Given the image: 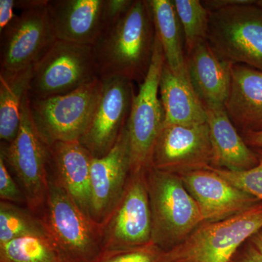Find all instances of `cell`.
<instances>
[{
	"label": "cell",
	"instance_id": "cell-1",
	"mask_svg": "<svg viewBox=\"0 0 262 262\" xmlns=\"http://www.w3.org/2000/svg\"><path fill=\"white\" fill-rule=\"evenodd\" d=\"M155 40L148 0H134L126 13L106 27L93 46L100 79L122 77L141 84L149 71Z\"/></svg>",
	"mask_w": 262,
	"mask_h": 262
},
{
	"label": "cell",
	"instance_id": "cell-2",
	"mask_svg": "<svg viewBox=\"0 0 262 262\" xmlns=\"http://www.w3.org/2000/svg\"><path fill=\"white\" fill-rule=\"evenodd\" d=\"M151 208V242L162 251L178 246L202 223L203 217L180 176L150 168L146 172Z\"/></svg>",
	"mask_w": 262,
	"mask_h": 262
},
{
	"label": "cell",
	"instance_id": "cell-3",
	"mask_svg": "<svg viewBox=\"0 0 262 262\" xmlns=\"http://www.w3.org/2000/svg\"><path fill=\"white\" fill-rule=\"evenodd\" d=\"M41 217L62 262H98L103 249L100 227L72 201L56 179H50Z\"/></svg>",
	"mask_w": 262,
	"mask_h": 262
},
{
	"label": "cell",
	"instance_id": "cell-4",
	"mask_svg": "<svg viewBox=\"0 0 262 262\" xmlns=\"http://www.w3.org/2000/svg\"><path fill=\"white\" fill-rule=\"evenodd\" d=\"M262 228V203L215 222H203L187 238L163 251L162 262H230L237 250Z\"/></svg>",
	"mask_w": 262,
	"mask_h": 262
},
{
	"label": "cell",
	"instance_id": "cell-5",
	"mask_svg": "<svg viewBox=\"0 0 262 262\" xmlns=\"http://www.w3.org/2000/svg\"><path fill=\"white\" fill-rule=\"evenodd\" d=\"M165 56L155 34L152 58L147 75L134 96L126 123L130 147V175L146 173L151 168L153 151L163 127L164 111L160 101V76Z\"/></svg>",
	"mask_w": 262,
	"mask_h": 262
},
{
	"label": "cell",
	"instance_id": "cell-6",
	"mask_svg": "<svg viewBox=\"0 0 262 262\" xmlns=\"http://www.w3.org/2000/svg\"><path fill=\"white\" fill-rule=\"evenodd\" d=\"M207 41L224 61L262 71V10L255 3L210 11Z\"/></svg>",
	"mask_w": 262,
	"mask_h": 262
},
{
	"label": "cell",
	"instance_id": "cell-7",
	"mask_svg": "<svg viewBox=\"0 0 262 262\" xmlns=\"http://www.w3.org/2000/svg\"><path fill=\"white\" fill-rule=\"evenodd\" d=\"M101 89V80L97 79L69 94L29 99L34 126L48 146L56 142H80L92 118Z\"/></svg>",
	"mask_w": 262,
	"mask_h": 262
},
{
	"label": "cell",
	"instance_id": "cell-8",
	"mask_svg": "<svg viewBox=\"0 0 262 262\" xmlns=\"http://www.w3.org/2000/svg\"><path fill=\"white\" fill-rule=\"evenodd\" d=\"M100 79L93 46L56 39L33 66L29 99L69 94Z\"/></svg>",
	"mask_w": 262,
	"mask_h": 262
},
{
	"label": "cell",
	"instance_id": "cell-9",
	"mask_svg": "<svg viewBox=\"0 0 262 262\" xmlns=\"http://www.w3.org/2000/svg\"><path fill=\"white\" fill-rule=\"evenodd\" d=\"M0 155L18 178L29 210L35 214L42 211L49 188V146L34 126L28 94L22 105L18 135L10 144L2 143Z\"/></svg>",
	"mask_w": 262,
	"mask_h": 262
},
{
	"label": "cell",
	"instance_id": "cell-10",
	"mask_svg": "<svg viewBox=\"0 0 262 262\" xmlns=\"http://www.w3.org/2000/svg\"><path fill=\"white\" fill-rule=\"evenodd\" d=\"M99 227L104 254L152 243L146 173L130 175L121 198Z\"/></svg>",
	"mask_w": 262,
	"mask_h": 262
},
{
	"label": "cell",
	"instance_id": "cell-11",
	"mask_svg": "<svg viewBox=\"0 0 262 262\" xmlns=\"http://www.w3.org/2000/svg\"><path fill=\"white\" fill-rule=\"evenodd\" d=\"M47 0L21 10L1 33L0 72L34 66L56 40L48 13Z\"/></svg>",
	"mask_w": 262,
	"mask_h": 262
},
{
	"label": "cell",
	"instance_id": "cell-12",
	"mask_svg": "<svg viewBox=\"0 0 262 262\" xmlns=\"http://www.w3.org/2000/svg\"><path fill=\"white\" fill-rule=\"evenodd\" d=\"M101 89L89 127L80 143L95 158L107 154L126 125L135 93L122 77L101 79Z\"/></svg>",
	"mask_w": 262,
	"mask_h": 262
},
{
	"label": "cell",
	"instance_id": "cell-13",
	"mask_svg": "<svg viewBox=\"0 0 262 262\" xmlns=\"http://www.w3.org/2000/svg\"><path fill=\"white\" fill-rule=\"evenodd\" d=\"M213 151L207 123L163 125L153 151L151 167L182 174L211 166Z\"/></svg>",
	"mask_w": 262,
	"mask_h": 262
},
{
	"label": "cell",
	"instance_id": "cell-14",
	"mask_svg": "<svg viewBox=\"0 0 262 262\" xmlns=\"http://www.w3.org/2000/svg\"><path fill=\"white\" fill-rule=\"evenodd\" d=\"M130 159L126 125L111 150L93 157L91 166V217L98 226L111 213L130 177Z\"/></svg>",
	"mask_w": 262,
	"mask_h": 262
},
{
	"label": "cell",
	"instance_id": "cell-15",
	"mask_svg": "<svg viewBox=\"0 0 262 262\" xmlns=\"http://www.w3.org/2000/svg\"><path fill=\"white\" fill-rule=\"evenodd\" d=\"M180 177L198 204L203 222L226 220L260 203L257 198L215 173L211 166Z\"/></svg>",
	"mask_w": 262,
	"mask_h": 262
},
{
	"label": "cell",
	"instance_id": "cell-16",
	"mask_svg": "<svg viewBox=\"0 0 262 262\" xmlns=\"http://www.w3.org/2000/svg\"><path fill=\"white\" fill-rule=\"evenodd\" d=\"M104 0H54L48 13L58 40L93 46L106 29Z\"/></svg>",
	"mask_w": 262,
	"mask_h": 262
},
{
	"label": "cell",
	"instance_id": "cell-17",
	"mask_svg": "<svg viewBox=\"0 0 262 262\" xmlns=\"http://www.w3.org/2000/svg\"><path fill=\"white\" fill-rule=\"evenodd\" d=\"M49 167L81 211L91 217V166L93 156L79 141L49 146Z\"/></svg>",
	"mask_w": 262,
	"mask_h": 262
},
{
	"label": "cell",
	"instance_id": "cell-18",
	"mask_svg": "<svg viewBox=\"0 0 262 262\" xmlns=\"http://www.w3.org/2000/svg\"><path fill=\"white\" fill-rule=\"evenodd\" d=\"M213 151L211 166L245 171L256 166L258 155L246 144L229 118L225 105L205 106Z\"/></svg>",
	"mask_w": 262,
	"mask_h": 262
},
{
	"label": "cell",
	"instance_id": "cell-19",
	"mask_svg": "<svg viewBox=\"0 0 262 262\" xmlns=\"http://www.w3.org/2000/svg\"><path fill=\"white\" fill-rule=\"evenodd\" d=\"M188 75L205 106L225 105L231 84V63L215 54L207 39L186 54Z\"/></svg>",
	"mask_w": 262,
	"mask_h": 262
},
{
	"label": "cell",
	"instance_id": "cell-20",
	"mask_svg": "<svg viewBox=\"0 0 262 262\" xmlns=\"http://www.w3.org/2000/svg\"><path fill=\"white\" fill-rule=\"evenodd\" d=\"M226 111L243 133L262 130V71L232 64Z\"/></svg>",
	"mask_w": 262,
	"mask_h": 262
},
{
	"label": "cell",
	"instance_id": "cell-21",
	"mask_svg": "<svg viewBox=\"0 0 262 262\" xmlns=\"http://www.w3.org/2000/svg\"><path fill=\"white\" fill-rule=\"evenodd\" d=\"M159 94L164 111L163 125L206 123V108L189 77L177 75L165 63L160 76Z\"/></svg>",
	"mask_w": 262,
	"mask_h": 262
},
{
	"label": "cell",
	"instance_id": "cell-22",
	"mask_svg": "<svg viewBox=\"0 0 262 262\" xmlns=\"http://www.w3.org/2000/svg\"><path fill=\"white\" fill-rule=\"evenodd\" d=\"M155 34L163 48L165 63L174 73L189 77L184 33L173 0H149Z\"/></svg>",
	"mask_w": 262,
	"mask_h": 262
},
{
	"label": "cell",
	"instance_id": "cell-23",
	"mask_svg": "<svg viewBox=\"0 0 262 262\" xmlns=\"http://www.w3.org/2000/svg\"><path fill=\"white\" fill-rule=\"evenodd\" d=\"M32 71L31 66L18 72H0V139L3 144H10L18 135Z\"/></svg>",
	"mask_w": 262,
	"mask_h": 262
},
{
	"label": "cell",
	"instance_id": "cell-24",
	"mask_svg": "<svg viewBox=\"0 0 262 262\" xmlns=\"http://www.w3.org/2000/svg\"><path fill=\"white\" fill-rule=\"evenodd\" d=\"M0 262H62L48 237L25 235L0 245Z\"/></svg>",
	"mask_w": 262,
	"mask_h": 262
},
{
	"label": "cell",
	"instance_id": "cell-25",
	"mask_svg": "<svg viewBox=\"0 0 262 262\" xmlns=\"http://www.w3.org/2000/svg\"><path fill=\"white\" fill-rule=\"evenodd\" d=\"M48 237L42 219L30 210L18 205L1 201L0 203V245L25 235Z\"/></svg>",
	"mask_w": 262,
	"mask_h": 262
},
{
	"label": "cell",
	"instance_id": "cell-26",
	"mask_svg": "<svg viewBox=\"0 0 262 262\" xmlns=\"http://www.w3.org/2000/svg\"><path fill=\"white\" fill-rule=\"evenodd\" d=\"M182 25L185 53L202 40H206L209 27L210 11L199 0H173Z\"/></svg>",
	"mask_w": 262,
	"mask_h": 262
},
{
	"label": "cell",
	"instance_id": "cell-27",
	"mask_svg": "<svg viewBox=\"0 0 262 262\" xmlns=\"http://www.w3.org/2000/svg\"><path fill=\"white\" fill-rule=\"evenodd\" d=\"M258 155V163L256 166L245 171L230 170L214 168H211L223 178L232 183L235 187L262 201V149H255Z\"/></svg>",
	"mask_w": 262,
	"mask_h": 262
},
{
	"label": "cell",
	"instance_id": "cell-28",
	"mask_svg": "<svg viewBox=\"0 0 262 262\" xmlns=\"http://www.w3.org/2000/svg\"><path fill=\"white\" fill-rule=\"evenodd\" d=\"M163 251L154 244L105 253L98 262H162Z\"/></svg>",
	"mask_w": 262,
	"mask_h": 262
},
{
	"label": "cell",
	"instance_id": "cell-29",
	"mask_svg": "<svg viewBox=\"0 0 262 262\" xmlns=\"http://www.w3.org/2000/svg\"><path fill=\"white\" fill-rule=\"evenodd\" d=\"M0 198L1 201L14 204L26 203L27 200L23 191L15 182L3 157L0 155Z\"/></svg>",
	"mask_w": 262,
	"mask_h": 262
},
{
	"label": "cell",
	"instance_id": "cell-30",
	"mask_svg": "<svg viewBox=\"0 0 262 262\" xmlns=\"http://www.w3.org/2000/svg\"><path fill=\"white\" fill-rule=\"evenodd\" d=\"M133 3L134 0H104L103 17L106 28L126 13Z\"/></svg>",
	"mask_w": 262,
	"mask_h": 262
},
{
	"label": "cell",
	"instance_id": "cell-31",
	"mask_svg": "<svg viewBox=\"0 0 262 262\" xmlns=\"http://www.w3.org/2000/svg\"><path fill=\"white\" fill-rule=\"evenodd\" d=\"M15 5L14 0H0V33H3L16 17Z\"/></svg>",
	"mask_w": 262,
	"mask_h": 262
},
{
	"label": "cell",
	"instance_id": "cell-32",
	"mask_svg": "<svg viewBox=\"0 0 262 262\" xmlns=\"http://www.w3.org/2000/svg\"><path fill=\"white\" fill-rule=\"evenodd\" d=\"M253 0H206L202 2L206 9L209 11H215L236 5L253 4Z\"/></svg>",
	"mask_w": 262,
	"mask_h": 262
},
{
	"label": "cell",
	"instance_id": "cell-33",
	"mask_svg": "<svg viewBox=\"0 0 262 262\" xmlns=\"http://www.w3.org/2000/svg\"><path fill=\"white\" fill-rule=\"evenodd\" d=\"M230 262H262V256L259 251L250 244L237 258L234 260L232 258Z\"/></svg>",
	"mask_w": 262,
	"mask_h": 262
},
{
	"label": "cell",
	"instance_id": "cell-34",
	"mask_svg": "<svg viewBox=\"0 0 262 262\" xmlns=\"http://www.w3.org/2000/svg\"><path fill=\"white\" fill-rule=\"evenodd\" d=\"M244 139L248 146L255 149H262V130L246 133Z\"/></svg>",
	"mask_w": 262,
	"mask_h": 262
},
{
	"label": "cell",
	"instance_id": "cell-35",
	"mask_svg": "<svg viewBox=\"0 0 262 262\" xmlns=\"http://www.w3.org/2000/svg\"><path fill=\"white\" fill-rule=\"evenodd\" d=\"M250 241L251 244L259 251L262 256V228L253 234L250 238Z\"/></svg>",
	"mask_w": 262,
	"mask_h": 262
},
{
	"label": "cell",
	"instance_id": "cell-36",
	"mask_svg": "<svg viewBox=\"0 0 262 262\" xmlns=\"http://www.w3.org/2000/svg\"><path fill=\"white\" fill-rule=\"evenodd\" d=\"M256 6H258L262 10V0H257L256 1Z\"/></svg>",
	"mask_w": 262,
	"mask_h": 262
}]
</instances>
